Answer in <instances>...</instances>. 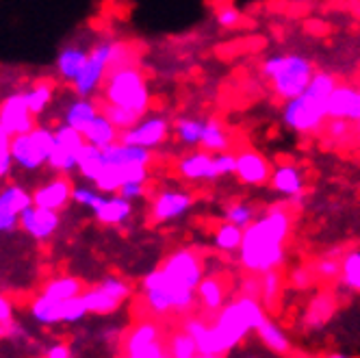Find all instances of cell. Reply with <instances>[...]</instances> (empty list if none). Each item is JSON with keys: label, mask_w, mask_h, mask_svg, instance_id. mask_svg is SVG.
Here are the masks:
<instances>
[{"label": "cell", "mask_w": 360, "mask_h": 358, "mask_svg": "<svg viewBox=\"0 0 360 358\" xmlns=\"http://www.w3.org/2000/svg\"><path fill=\"white\" fill-rule=\"evenodd\" d=\"M291 213L285 207H274L243 230L239 245V263L245 271L261 276L271 269H280L287 261L285 243L291 235Z\"/></svg>", "instance_id": "cell-1"}, {"label": "cell", "mask_w": 360, "mask_h": 358, "mask_svg": "<svg viewBox=\"0 0 360 358\" xmlns=\"http://www.w3.org/2000/svg\"><path fill=\"white\" fill-rule=\"evenodd\" d=\"M267 319V309L259 298L239 295L237 300L224 304L215 313L213 328L219 339L221 352L228 354L245 341L250 332H256L263 321Z\"/></svg>", "instance_id": "cell-2"}, {"label": "cell", "mask_w": 360, "mask_h": 358, "mask_svg": "<svg viewBox=\"0 0 360 358\" xmlns=\"http://www.w3.org/2000/svg\"><path fill=\"white\" fill-rule=\"evenodd\" d=\"M261 74L280 100H289L308 87L315 68L311 59H306L304 55H271L263 61Z\"/></svg>", "instance_id": "cell-3"}, {"label": "cell", "mask_w": 360, "mask_h": 358, "mask_svg": "<svg viewBox=\"0 0 360 358\" xmlns=\"http://www.w3.org/2000/svg\"><path fill=\"white\" fill-rule=\"evenodd\" d=\"M141 287H143L146 306L150 309V313L159 317H165L169 313L185 315L195 304V289L176 283L161 267L146 274Z\"/></svg>", "instance_id": "cell-4"}, {"label": "cell", "mask_w": 360, "mask_h": 358, "mask_svg": "<svg viewBox=\"0 0 360 358\" xmlns=\"http://www.w3.org/2000/svg\"><path fill=\"white\" fill-rule=\"evenodd\" d=\"M105 98L111 105L133 109L146 115L150 109V89L135 65L113 68L105 76Z\"/></svg>", "instance_id": "cell-5"}, {"label": "cell", "mask_w": 360, "mask_h": 358, "mask_svg": "<svg viewBox=\"0 0 360 358\" xmlns=\"http://www.w3.org/2000/svg\"><path fill=\"white\" fill-rule=\"evenodd\" d=\"M326 122H328L326 100L315 96L313 91L304 89L300 96L285 100V107H282V124H285L289 131L297 135H306V137H315V135H321Z\"/></svg>", "instance_id": "cell-6"}, {"label": "cell", "mask_w": 360, "mask_h": 358, "mask_svg": "<svg viewBox=\"0 0 360 358\" xmlns=\"http://www.w3.org/2000/svg\"><path fill=\"white\" fill-rule=\"evenodd\" d=\"M9 146H11L13 163H18L27 172H35L48 163L50 152L55 148V131L35 126L29 133L9 137Z\"/></svg>", "instance_id": "cell-7"}, {"label": "cell", "mask_w": 360, "mask_h": 358, "mask_svg": "<svg viewBox=\"0 0 360 358\" xmlns=\"http://www.w3.org/2000/svg\"><path fill=\"white\" fill-rule=\"evenodd\" d=\"M161 326L152 319H143L131 328L126 335L122 354L128 358H163L167 356V345L163 343Z\"/></svg>", "instance_id": "cell-8"}, {"label": "cell", "mask_w": 360, "mask_h": 358, "mask_svg": "<svg viewBox=\"0 0 360 358\" xmlns=\"http://www.w3.org/2000/svg\"><path fill=\"white\" fill-rule=\"evenodd\" d=\"M109 63H111V41H102V44L94 46L85 68L72 81L74 91L81 98L91 96L102 83H105V76L109 72Z\"/></svg>", "instance_id": "cell-9"}, {"label": "cell", "mask_w": 360, "mask_h": 358, "mask_svg": "<svg viewBox=\"0 0 360 358\" xmlns=\"http://www.w3.org/2000/svg\"><path fill=\"white\" fill-rule=\"evenodd\" d=\"M85 146V137L81 131L72 129L70 124H61L55 129V148L48 157V165L55 172L68 174L76 170V159L79 152Z\"/></svg>", "instance_id": "cell-10"}, {"label": "cell", "mask_w": 360, "mask_h": 358, "mask_svg": "<svg viewBox=\"0 0 360 358\" xmlns=\"http://www.w3.org/2000/svg\"><path fill=\"white\" fill-rule=\"evenodd\" d=\"M161 269L169 278H174L176 283L185 285L189 289H195L200 285V280L204 278V261L191 248H180L172 252Z\"/></svg>", "instance_id": "cell-11"}, {"label": "cell", "mask_w": 360, "mask_h": 358, "mask_svg": "<svg viewBox=\"0 0 360 358\" xmlns=\"http://www.w3.org/2000/svg\"><path fill=\"white\" fill-rule=\"evenodd\" d=\"M167 135H169V120L163 115H150V117H141L131 129L120 131L117 141L152 150V148L163 146Z\"/></svg>", "instance_id": "cell-12"}, {"label": "cell", "mask_w": 360, "mask_h": 358, "mask_svg": "<svg viewBox=\"0 0 360 358\" xmlns=\"http://www.w3.org/2000/svg\"><path fill=\"white\" fill-rule=\"evenodd\" d=\"M193 207V196L187 189H163L152 200L150 219L154 224H167L185 217Z\"/></svg>", "instance_id": "cell-13"}, {"label": "cell", "mask_w": 360, "mask_h": 358, "mask_svg": "<svg viewBox=\"0 0 360 358\" xmlns=\"http://www.w3.org/2000/svg\"><path fill=\"white\" fill-rule=\"evenodd\" d=\"M35 115L31 113L24 94H11L0 102V124L9 137L22 135L35 129Z\"/></svg>", "instance_id": "cell-14"}, {"label": "cell", "mask_w": 360, "mask_h": 358, "mask_svg": "<svg viewBox=\"0 0 360 358\" xmlns=\"http://www.w3.org/2000/svg\"><path fill=\"white\" fill-rule=\"evenodd\" d=\"M328 117L347 120L360 124V87L349 83H339L326 100Z\"/></svg>", "instance_id": "cell-15"}, {"label": "cell", "mask_w": 360, "mask_h": 358, "mask_svg": "<svg viewBox=\"0 0 360 358\" xmlns=\"http://www.w3.org/2000/svg\"><path fill=\"white\" fill-rule=\"evenodd\" d=\"M176 172L183 181H189V183H211L219 178L215 163H213V152H207L202 148L180 157L176 163Z\"/></svg>", "instance_id": "cell-16"}, {"label": "cell", "mask_w": 360, "mask_h": 358, "mask_svg": "<svg viewBox=\"0 0 360 358\" xmlns=\"http://www.w3.org/2000/svg\"><path fill=\"white\" fill-rule=\"evenodd\" d=\"M239 183L248 187H261L269 183L271 176V165L269 161L261 155L259 150H241L237 152V170H235Z\"/></svg>", "instance_id": "cell-17"}, {"label": "cell", "mask_w": 360, "mask_h": 358, "mask_svg": "<svg viewBox=\"0 0 360 358\" xmlns=\"http://www.w3.org/2000/svg\"><path fill=\"white\" fill-rule=\"evenodd\" d=\"M20 228L24 233H29L37 241L50 239L59 228V211H50L37 204H31L29 209L20 213Z\"/></svg>", "instance_id": "cell-18"}, {"label": "cell", "mask_w": 360, "mask_h": 358, "mask_svg": "<svg viewBox=\"0 0 360 358\" xmlns=\"http://www.w3.org/2000/svg\"><path fill=\"white\" fill-rule=\"evenodd\" d=\"M89 211L102 226H120L133 215V204H131V200L122 198L120 193L117 196H100Z\"/></svg>", "instance_id": "cell-19"}, {"label": "cell", "mask_w": 360, "mask_h": 358, "mask_svg": "<svg viewBox=\"0 0 360 358\" xmlns=\"http://www.w3.org/2000/svg\"><path fill=\"white\" fill-rule=\"evenodd\" d=\"M269 185L274 187V191H278L285 198H293L304 193L306 187V178L300 165L295 163H280L271 170L269 176Z\"/></svg>", "instance_id": "cell-20"}, {"label": "cell", "mask_w": 360, "mask_h": 358, "mask_svg": "<svg viewBox=\"0 0 360 358\" xmlns=\"http://www.w3.org/2000/svg\"><path fill=\"white\" fill-rule=\"evenodd\" d=\"M102 157L107 165H150L152 163V150L115 141L107 148H102Z\"/></svg>", "instance_id": "cell-21"}, {"label": "cell", "mask_w": 360, "mask_h": 358, "mask_svg": "<svg viewBox=\"0 0 360 358\" xmlns=\"http://www.w3.org/2000/svg\"><path fill=\"white\" fill-rule=\"evenodd\" d=\"M72 198V185L68 178H55L33 191V204L50 211H61Z\"/></svg>", "instance_id": "cell-22"}, {"label": "cell", "mask_w": 360, "mask_h": 358, "mask_svg": "<svg viewBox=\"0 0 360 358\" xmlns=\"http://www.w3.org/2000/svg\"><path fill=\"white\" fill-rule=\"evenodd\" d=\"M195 300L202 304V309L207 313H217L226 304V285L217 276H204L200 285L195 287Z\"/></svg>", "instance_id": "cell-23"}, {"label": "cell", "mask_w": 360, "mask_h": 358, "mask_svg": "<svg viewBox=\"0 0 360 358\" xmlns=\"http://www.w3.org/2000/svg\"><path fill=\"white\" fill-rule=\"evenodd\" d=\"M256 337L261 339V343L271 350L274 354H280V356H285V354H291V339L287 335V330L282 328L278 321H274L271 317H267L259 328H256Z\"/></svg>", "instance_id": "cell-24"}, {"label": "cell", "mask_w": 360, "mask_h": 358, "mask_svg": "<svg viewBox=\"0 0 360 358\" xmlns=\"http://www.w3.org/2000/svg\"><path fill=\"white\" fill-rule=\"evenodd\" d=\"M83 137H85L87 143H94L98 148H107V146H111V143H115L120 139V129L105 113H98L89 122L87 129L83 131Z\"/></svg>", "instance_id": "cell-25"}, {"label": "cell", "mask_w": 360, "mask_h": 358, "mask_svg": "<svg viewBox=\"0 0 360 358\" xmlns=\"http://www.w3.org/2000/svg\"><path fill=\"white\" fill-rule=\"evenodd\" d=\"M337 311V300H334L330 293H319L315 295V300L308 304L306 315H304V326L308 330H319L321 326H326L330 321V317Z\"/></svg>", "instance_id": "cell-26"}, {"label": "cell", "mask_w": 360, "mask_h": 358, "mask_svg": "<svg viewBox=\"0 0 360 358\" xmlns=\"http://www.w3.org/2000/svg\"><path fill=\"white\" fill-rule=\"evenodd\" d=\"M89 59V53L81 46H65L59 57H57V72L63 76L65 81H74L81 74Z\"/></svg>", "instance_id": "cell-27"}, {"label": "cell", "mask_w": 360, "mask_h": 358, "mask_svg": "<svg viewBox=\"0 0 360 358\" xmlns=\"http://www.w3.org/2000/svg\"><path fill=\"white\" fill-rule=\"evenodd\" d=\"M105 165L107 163H105V157H102V148L85 141V146L79 152V159H76V170L81 172V176L85 178V181L96 183V178L102 174Z\"/></svg>", "instance_id": "cell-28"}, {"label": "cell", "mask_w": 360, "mask_h": 358, "mask_svg": "<svg viewBox=\"0 0 360 358\" xmlns=\"http://www.w3.org/2000/svg\"><path fill=\"white\" fill-rule=\"evenodd\" d=\"M204 126H207V120L204 117H193V115H183L174 122V133L176 139L187 146V148H195L202 141L204 135Z\"/></svg>", "instance_id": "cell-29"}, {"label": "cell", "mask_w": 360, "mask_h": 358, "mask_svg": "<svg viewBox=\"0 0 360 358\" xmlns=\"http://www.w3.org/2000/svg\"><path fill=\"white\" fill-rule=\"evenodd\" d=\"M81 295L87 304V311L94 315H109V313H115L122 306V302L117 298H113L107 289H102L100 285L91 287V289H83Z\"/></svg>", "instance_id": "cell-30"}, {"label": "cell", "mask_w": 360, "mask_h": 358, "mask_svg": "<svg viewBox=\"0 0 360 358\" xmlns=\"http://www.w3.org/2000/svg\"><path fill=\"white\" fill-rule=\"evenodd\" d=\"M200 148L207 152H224L230 150V135L226 131V126L217 117H209L207 126H204V135L200 141Z\"/></svg>", "instance_id": "cell-31"}, {"label": "cell", "mask_w": 360, "mask_h": 358, "mask_svg": "<svg viewBox=\"0 0 360 358\" xmlns=\"http://www.w3.org/2000/svg\"><path fill=\"white\" fill-rule=\"evenodd\" d=\"M33 204V193L22 185H7L0 189V213H22Z\"/></svg>", "instance_id": "cell-32"}, {"label": "cell", "mask_w": 360, "mask_h": 358, "mask_svg": "<svg viewBox=\"0 0 360 358\" xmlns=\"http://www.w3.org/2000/svg\"><path fill=\"white\" fill-rule=\"evenodd\" d=\"M96 115H98V109H96L94 102L89 98L79 96V100L72 102V105L68 107V111H65V124H70L72 129L83 133Z\"/></svg>", "instance_id": "cell-33"}, {"label": "cell", "mask_w": 360, "mask_h": 358, "mask_svg": "<svg viewBox=\"0 0 360 358\" xmlns=\"http://www.w3.org/2000/svg\"><path fill=\"white\" fill-rule=\"evenodd\" d=\"M339 283L352 291L360 293V248L349 250L341 257V274H339Z\"/></svg>", "instance_id": "cell-34"}, {"label": "cell", "mask_w": 360, "mask_h": 358, "mask_svg": "<svg viewBox=\"0 0 360 358\" xmlns=\"http://www.w3.org/2000/svg\"><path fill=\"white\" fill-rule=\"evenodd\" d=\"M31 315L35 317V321H39V324H44V326L61 324V300L50 298V295L41 293V295L31 304Z\"/></svg>", "instance_id": "cell-35"}, {"label": "cell", "mask_w": 360, "mask_h": 358, "mask_svg": "<svg viewBox=\"0 0 360 358\" xmlns=\"http://www.w3.org/2000/svg\"><path fill=\"white\" fill-rule=\"evenodd\" d=\"M259 283H261L259 300L263 302V306L267 311H274L280 295H282V274H280V269H271V271L261 274Z\"/></svg>", "instance_id": "cell-36"}, {"label": "cell", "mask_w": 360, "mask_h": 358, "mask_svg": "<svg viewBox=\"0 0 360 358\" xmlns=\"http://www.w3.org/2000/svg\"><path fill=\"white\" fill-rule=\"evenodd\" d=\"M241 241H243V228L230 224L226 219L215 228V233H213V245L221 252H237Z\"/></svg>", "instance_id": "cell-37"}, {"label": "cell", "mask_w": 360, "mask_h": 358, "mask_svg": "<svg viewBox=\"0 0 360 358\" xmlns=\"http://www.w3.org/2000/svg\"><path fill=\"white\" fill-rule=\"evenodd\" d=\"M341 250H328L326 254L315 261L313 265V271L317 276V280H326V283H332V280H339V274H341Z\"/></svg>", "instance_id": "cell-38"}, {"label": "cell", "mask_w": 360, "mask_h": 358, "mask_svg": "<svg viewBox=\"0 0 360 358\" xmlns=\"http://www.w3.org/2000/svg\"><path fill=\"white\" fill-rule=\"evenodd\" d=\"M41 293H46L50 298H57V300H68V298L83 293V283L74 276H59L55 280H50V283H46Z\"/></svg>", "instance_id": "cell-39"}, {"label": "cell", "mask_w": 360, "mask_h": 358, "mask_svg": "<svg viewBox=\"0 0 360 358\" xmlns=\"http://www.w3.org/2000/svg\"><path fill=\"white\" fill-rule=\"evenodd\" d=\"M128 181L126 165H105L102 174L96 178V189L100 193H117V189Z\"/></svg>", "instance_id": "cell-40"}, {"label": "cell", "mask_w": 360, "mask_h": 358, "mask_svg": "<svg viewBox=\"0 0 360 358\" xmlns=\"http://www.w3.org/2000/svg\"><path fill=\"white\" fill-rule=\"evenodd\" d=\"M167 356L172 358H193L198 356V345L191 335H187L185 330L176 332L167 341Z\"/></svg>", "instance_id": "cell-41"}, {"label": "cell", "mask_w": 360, "mask_h": 358, "mask_svg": "<svg viewBox=\"0 0 360 358\" xmlns=\"http://www.w3.org/2000/svg\"><path fill=\"white\" fill-rule=\"evenodd\" d=\"M24 98H27V105H29L31 113L39 115L50 105V100H53V83L41 81V83L33 85L27 94H24Z\"/></svg>", "instance_id": "cell-42"}, {"label": "cell", "mask_w": 360, "mask_h": 358, "mask_svg": "<svg viewBox=\"0 0 360 358\" xmlns=\"http://www.w3.org/2000/svg\"><path fill=\"white\" fill-rule=\"evenodd\" d=\"M224 219L245 230L256 219V207L248 202H233L224 209Z\"/></svg>", "instance_id": "cell-43"}, {"label": "cell", "mask_w": 360, "mask_h": 358, "mask_svg": "<svg viewBox=\"0 0 360 358\" xmlns=\"http://www.w3.org/2000/svg\"><path fill=\"white\" fill-rule=\"evenodd\" d=\"M105 115H107L115 126H117L120 131L131 129V126H135V124L143 117V113H139V111L126 109V107H117V105H111V102H107Z\"/></svg>", "instance_id": "cell-44"}, {"label": "cell", "mask_w": 360, "mask_h": 358, "mask_svg": "<svg viewBox=\"0 0 360 358\" xmlns=\"http://www.w3.org/2000/svg\"><path fill=\"white\" fill-rule=\"evenodd\" d=\"M87 304L83 300V295H74L68 300H61V321L63 324H74L81 321L87 315Z\"/></svg>", "instance_id": "cell-45"}, {"label": "cell", "mask_w": 360, "mask_h": 358, "mask_svg": "<svg viewBox=\"0 0 360 358\" xmlns=\"http://www.w3.org/2000/svg\"><path fill=\"white\" fill-rule=\"evenodd\" d=\"M330 141H345L352 133V122L347 120H339V117H328L323 131H321Z\"/></svg>", "instance_id": "cell-46"}, {"label": "cell", "mask_w": 360, "mask_h": 358, "mask_svg": "<svg viewBox=\"0 0 360 358\" xmlns=\"http://www.w3.org/2000/svg\"><path fill=\"white\" fill-rule=\"evenodd\" d=\"M213 163H215V170H217L219 178L233 176L235 170H237V155H235V152H230V150L213 152Z\"/></svg>", "instance_id": "cell-47"}, {"label": "cell", "mask_w": 360, "mask_h": 358, "mask_svg": "<svg viewBox=\"0 0 360 358\" xmlns=\"http://www.w3.org/2000/svg\"><path fill=\"white\" fill-rule=\"evenodd\" d=\"M215 22L221 29H235L241 24V11L233 5H224L215 11Z\"/></svg>", "instance_id": "cell-48"}, {"label": "cell", "mask_w": 360, "mask_h": 358, "mask_svg": "<svg viewBox=\"0 0 360 358\" xmlns=\"http://www.w3.org/2000/svg\"><path fill=\"white\" fill-rule=\"evenodd\" d=\"M317 280V276H315V271H313V267H306V265H302V267H295L293 271H291V276H289V283H291V287H295V289H308L313 283Z\"/></svg>", "instance_id": "cell-49"}, {"label": "cell", "mask_w": 360, "mask_h": 358, "mask_svg": "<svg viewBox=\"0 0 360 358\" xmlns=\"http://www.w3.org/2000/svg\"><path fill=\"white\" fill-rule=\"evenodd\" d=\"M100 196H102V193H100L98 189H89V187H72V200H74L76 204H81V207H85V209H91L94 204L98 202Z\"/></svg>", "instance_id": "cell-50"}, {"label": "cell", "mask_w": 360, "mask_h": 358, "mask_svg": "<svg viewBox=\"0 0 360 358\" xmlns=\"http://www.w3.org/2000/svg\"><path fill=\"white\" fill-rule=\"evenodd\" d=\"M100 287L102 289H107L113 298H117L120 302H124L128 295H131V287H128L124 280H120V278H105L100 283Z\"/></svg>", "instance_id": "cell-51"}, {"label": "cell", "mask_w": 360, "mask_h": 358, "mask_svg": "<svg viewBox=\"0 0 360 358\" xmlns=\"http://www.w3.org/2000/svg\"><path fill=\"white\" fill-rule=\"evenodd\" d=\"M13 165V157H11V146H9V137L0 139V181L11 172Z\"/></svg>", "instance_id": "cell-52"}, {"label": "cell", "mask_w": 360, "mask_h": 358, "mask_svg": "<svg viewBox=\"0 0 360 358\" xmlns=\"http://www.w3.org/2000/svg\"><path fill=\"white\" fill-rule=\"evenodd\" d=\"M117 193L122 198H126V200H137V198H141L146 193V183H141V181H128V183H124L117 189Z\"/></svg>", "instance_id": "cell-53"}, {"label": "cell", "mask_w": 360, "mask_h": 358, "mask_svg": "<svg viewBox=\"0 0 360 358\" xmlns=\"http://www.w3.org/2000/svg\"><path fill=\"white\" fill-rule=\"evenodd\" d=\"M20 226L18 213H0V233H11Z\"/></svg>", "instance_id": "cell-54"}, {"label": "cell", "mask_w": 360, "mask_h": 358, "mask_svg": "<svg viewBox=\"0 0 360 358\" xmlns=\"http://www.w3.org/2000/svg\"><path fill=\"white\" fill-rule=\"evenodd\" d=\"M13 317V304L9 302V298L5 293H0V326L9 324Z\"/></svg>", "instance_id": "cell-55"}, {"label": "cell", "mask_w": 360, "mask_h": 358, "mask_svg": "<svg viewBox=\"0 0 360 358\" xmlns=\"http://www.w3.org/2000/svg\"><path fill=\"white\" fill-rule=\"evenodd\" d=\"M261 293V283L259 278H248L243 287H241V295H252V298H259Z\"/></svg>", "instance_id": "cell-56"}, {"label": "cell", "mask_w": 360, "mask_h": 358, "mask_svg": "<svg viewBox=\"0 0 360 358\" xmlns=\"http://www.w3.org/2000/svg\"><path fill=\"white\" fill-rule=\"evenodd\" d=\"M46 356H48V358H70V356H72V350H70V345H65V343H55L53 347H48Z\"/></svg>", "instance_id": "cell-57"}, {"label": "cell", "mask_w": 360, "mask_h": 358, "mask_svg": "<svg viewBox=\"0 0 360 358\" xmlns=\"http://www.w3.org/2000/svg\"><path fill=\"white\" fill-rule=\"evenodd\" d=\"M3 137H9V135L5 133V129H3V124H0V139H3Z\"/></svg>", "instance_id": "cell-58"}]
</instances>
